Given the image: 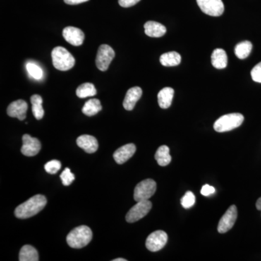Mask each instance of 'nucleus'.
Returning <instances> with one entry per match:
<instances>
[{
  "label": "nucleus",
  "instance_id": "obj_1",
  "mask_svg": "<svg viewBox=\"0 0 261 261\" xmlns=\"http://www.w3.org/2000/svg\"><path fill=\"white\" fill-rule=\"evenodd\" d=\"M47 198L42 195H37L31 197L23 203L20 204L15 211V216L18 219H25L32 217L47 205Z\"/></svg>",
  "mask_w": 261,
  "mask_h": 261
},
{
  "label": "nucleus",
  "instance_id": "obj_2",
  "mask_svg": "<svg viewBox=\"0 0 261 261\" xmlns=\"http://www.w3.org/2000/svg\"><path fill=\"white\" fill-rule=\"evenodd\" d=\"M92 239V231L87 226L73 228L68 236L67 243L72 248L80 249L87 246Z\"/></svg>",
  "mask_w": 261,
  "mask_h": 261
},
{
  "label": "nucleus",
  "instance_id": "obj_3",
  "mask_svg": "<svg viewBox=\"0 0 261 261\" xmlns=\"http://www.w3.org/2000/svg\"><path fill=\"white\" fill-rule=\"evenodd\" d=\"M51 60L55 68L62 71L71 69L75 65V58L63 47H57L53 49Z\"/></svg>",
  "mask_w": 261,
  "mask_h": 261
},
{
  "label": "nucleus",
  "instance_id": "obj_4",
  "mask_svg": "<svg viewBox=\"0 0 261 261\" xmlns=\"http://www.w3.org/2000/svg\"><path fill=\"white\" fill-rule=\"evenodd\" d=\"M244 121V116L241 113H230L220 117L215 122L214 128L215 130L220 133L229 132L241 126Z\"/></svg>",
  "mask_w": 261,
  "mask_h": 261
},
{
  "label": "nucleus",
  "instance_id": "obj_5",
  "mask_svg": "<svg viewBox=\"0 0 261 261\" xmlns=\"http://www.w3.org/2000/svg\"><path fill=\"white\" fill-rule=\"evenodd\" d=\"M156 188H157L156 182L150 178L140 182L135 189V193H134L135 200L140 202L142 200H149L154 195Z\"/></svg>",
  "mask_w": 261,
  "mask_h": 261
},
{
  "label": "nucleus",
  "instance_id": "obj_6",
  "mask_svg": "<svg viewBox=\"0 0 261 261\" xmlns=\"http://www.w3.org/2000/svg\"><path fill=\"white\" fill-rule=\"evenodd\" d=\"M152 202L148 200H142L137 202V204L134 205L126 214V219L127 222L135 223L142 219L148 214L152 208Z\"/></svg>",
  "mask_w": 261,
  "mask_h": 261
},
{
  "label": "nucleus",
  "instance_id": "obj_7",
  "mask_svg": "<svg viewBox=\"0 0 261 261\" xmlns=\"http://www.w3.org/2000/svg\"><path fill=\"white\" fill-rule=\"evenodd\" d=\"M115 58V51L108 44H102L98 49L96 65L101 71H106Z\"/></svg>",
  "mask_w": 261,
  "mask_h": 261
},
{
  "label": "nucleus",
  "instance_id": "obj_8",
  "mask_svg": "<svg viewBox=\"0 0 261 261\" xmlns=\"http://www.w3.org/2000/svg\"><path fill=\"white\" fill-rule=\"evenodd\" d=\"M197 3L204 13L211 16H220L224 11L222 0H197Z\"/></svg>",
  "mask_w": 261,
  "mask_h": 261
},
{
  "label": "nucleus",
  "instance_id": "obj_9",
  "mask_svg": "<svg viewBox=\"0 0 261 261\" xmlns=\"http://www.w3.org/2000/svg\"><path fill=\"white\" fill-rule=\"evenodd\" d=\"M168 242V235L165 231L159 230L149 235L146 240V247L151 252H158L165 247Z\"/></svg>",
  "mask_w": 261,
  "mask_h": 261
},
{
  "label": "nucleus",
  "instance_id": "obj_10",
  "mask_svg": "<svg viewBox=\"0 0 261 261\" xmlns=\"http://www.w3.org/2000/svg\"><path fill=\"white\" fill-rule=\"evenodd\" d=\"M238 218V208L233 205L228 207L226 212L222 216L218 225V231L220 233L227 232L232 228Z\"/></svg>",
  "mask_w": 261,
  "mask_h": 261
},
{
  "label": "nucleus",
  "instance_id": "obj_11",
  "mask_svg": "<svg viewBox=\"0 0 261 261\" xmlns=\"http://www.w3.org/2000/svg\"><path fill=\"white\" fill-rule=\"evenodd\" d=\"M22 140H23V145L21 147L22 154L28 157H32L39 153L42 145L38 139L31 137L29 135H24Z\"/></svg>",
  "mask_w": 261,
  "mask_h": 261
},
{
  "label": "nucleus",
  "instance_id": "obj_12",
  "mask_svg": "<svg viewBox=\"0 0 261 261\" xmlns=\"http://www.w3.org/2000/svg\"><path fill=\"white\" fill-rule=\"evenodd\" d=\"M63 36L67 42L73 46H80L83 44L85 36L81 29L68 27L63 29Z\"/></svg>",
  "mask_w": 261,
  "mask_h": 261
},
{
  "label": "nucleus",
  "instance_id": "obj_13",
  "mask_svg": "<svg viewBox=\"0 0 261 261\" xmlns=\"http://www.w3.org/2000/svg\"><path fill=\"white\" fill-rule=\"evenodd\" d=\"M28 104L23 99H18L10 103L8 106L7 113L12 118H18L20 121H23L27 118Z\"/></svg>",
  "mask_w": 261,
  "mask_h": 261
},
{
  "label": "nucleus",
  "instance_id": "obj_14",
  "mask_svg": "<svg viewBox=\"0 0 261 261\" xmlns=\"http://www.w3.org/2000/svg\"><path fill=\"white\" fill-rule=\"evenodd\" d=\"M137 147L135 144H127L117 149L113 154V159L118 164H123L135 154Z\"/></svg>",
  "mask_w": 261,
  "mask_h": 261
},
{
  "label": "nucleus",
  "instance_id": "obj_15",
  "mask_svg": "<svg viewBox=\"0 0 261 261\" xmlns=\"http://www.w3.org/2000/svg\"><path fill=\"white\" fill-rule=\"evenodd\" d=\"M76 143L80 148L83 149L86 152L89 154L95 152L97 150L98 146H99L95 137L87 135L79 137L76 140Z\"/></svg>",
  "mask_w": 261,
  "mask_h": 261
},
{
  "label": "nucleus",
  "instance_id": "obj_16",
  "mask_svg": "<svg viewBox=\"0 0 261 261\" xmlns=\"http://www.w3.org/2000/svg\"><path fill=\"white\" fill-rule=\"evenodd\" d=\"M142 95V90L140 87H135L128 89L123 100V108L126 111H132L135 107L136 103L138 102Z\"/></svg>",
  "mask_w": 261,
  "mask_h": 261
},
{
  "label": "nucleus",
  "instance_id": "obj_17",
  "mask_svg": "<svg viewBox=\"0 0 261 261\" xmlns=\"http://www.w3.org/2000/svg\"><path fill=\"white\" fill-rule=\"evenodd\" d=\"M146 35L149 37L159 38L166 33V28L163 24L155 21L147 22L144 25Z\"/></svg>",
  "mask_w": 261,
  "mask_h": 261
},
{
  "label": "nucleus",
  "instance_id": "obj_18",
  "mask_svg": "<svg viewBox=\"0 0 261 261\" xmlns=\"http://www.w3.org/2000/svg\"><path fill=\"white\" fill-rule=\"evenodd\" d=\"M211 63L217 69H224L227 66L228 58L226 51L223 49H215L211 56Z\"/></svg>",
  "mask_w": 261,
  "mask_h": 261
},
{
  "label": "nucleus",
  "instance_id": "obj_19",
  "mask_svg": "<svg viewBox=\"0 0 261 261\" xmlns=\"http://www.w3.org/2000/svg\"><path fill=\"white\" fill-rule=\"evenodd\" d=\"M174 90L171 87H165L160 91L158 94L160 107L163 109H167L172 103Z\"/></svg>",
  "mask_w": 261,
  "mask_h": 261
},
{
  "label": "nucleus",
  "instance_id": "obj_20",
  "mask_svg": "<svg viewBox=\"0 0 261 261\" xmlns=\"http://www.w3.org/2000/svg\"><path fill=\"white\" fill-rule=\"evenodd\" d=\"M181 56L176 51H169L164 53L160 58V62L163 66H176L181 63Z\"/></svg>",
  "mask_w": 261,
  "mask_h": 261
},
{
  "label": "nucleus",
  "instance_id": "obj_21",
  "mask_svg": "<svg viewBox=\"0 0 261 261\" xmlns=\"http://www.w3.org/2000/svg\"><path fill=\"white\" fill-rule=\"evenodd\" d=\"M39 260L38 251L31 245H24L19 253L20 261H38Z\"/></svg>",
  "mask_w": 261,
  "mask_h": 261
},
{
  "label": "nucleus",
  "instance_id": "obj_22",
  "mask_svg": "<svg viewBox=\"0 0 261 261\" xmlns=\"http://www.w3.org/2000/svg\"><path fill=\"white\" fill-rule=\"evenodd\" d=\"M102 105L98 99H91L84 104L82 112L87 116H93L102 111Z\"/></svg>",
  "mask_w": 261,
  "mask_h": 261
},
{
  "label": "nucleus",
  "instance_id": "obj_23",
  "mask_svg": "<svg viewBox=\"0 0 261 261\" xmlns=\"http://www.w3.org/2000/svg\"><path fill=\"white\" fill-rule=\"evenodd\" d=\"M154 158L160 166H168L171 161V156L170 154V149L166 145L161 146L156 151Z\"/></svg>",
  "mask_w": 261,
  "mask_h": 261
},
{
  "label": "nucleus",
  "instance_id": "obj_24",
  "mask_svg": "<svg viewBox=\"0 0 261 261\" xmlns=\"http://www.w3.org/2000/svg\"><path fill=\"white\" fill-rule=\"evenodd\" d=\"M32 105V113L36 119L41 120L44 116V111L42 108L43 99L39 94H34L31 97Z\"/></svg>",
  "mask_w": 261,
  "mask_h": 261
},
{
  "label": "nucleus",
  "instance_id": "obj_25",
  "mask_svg": "<svg viewBox=\"0 0 261 261\" xmlns=\"http://www.w3.org/2000/svg\"><path fill=\"white\" fill-rule=\"evenodd\" d=\"M252 49V43L249 41H244L239 43L235 47V55L239 59H245L250 56Z\"/></svg>",
  "mask_w": 261,
  "mask_h": 261
},
{
  "label": "nucleus",
  "instance_id": "obj_26",
  "mask_svg": "<svg viewBox=\"0 0 261 261\" xmlns=\"http://www.w3.org/2000/svg\"><path fill=\"white\" fill-rule=\"evenodd\" d=\"M97 94V89L93 84L84 83L76 89V95L80 98L93 97Z\"/></svg>",
  "mask_w": 261,
  "mask_h": 261
},
{
  "label": "nucleus",
  "instance_id": "obj_27",
  "mask_svg": "<svg viewBox=\"0 0 261 261\" xmlns=\"http://www.w3.org/2000/svg\"><path fill=\"white\" fill-rule=\"evenodd\" d=\"M27 69L31 76H32L35 80H39L42 78L43 71L42 68L39 65H36L35 63L29 62L27 64Z\"/></svg>",
  "mask_w": 261,
  "mask_h": 261
},
{
  "label": "nucleus",
  "instance_id": "obj_28",
  "mask_svg": "<svg viewBox=\"0 0 261 261\" xmlns=\"http://www.w3.org/2000/svg\"><path fill=\"white\" fill-rule=\"evenodd\" d=\"M195 196L191 191L187 192L181 199V204L184 208L189 209L195 205Z\"/></svg>",
  "mask_w": 261,
  "mask_h": 261
},
{
  "label": "nucleus",
  "instance_id": "obj_29",
  "mask_svg": "<svg viewBox=\"0 0 261 261\" xmlns=\"http://www.w3.org/2000/svg\"><path fill=\"white\" fill-rule=\"evenodd\" d=\"M61 168V163L58 160H53V161L46 163L45 166H44L45 171L48 173H50V174H55V173H58Z\"/></svg>",
  "mask_w": 261,
  "mask_h": 261
},
{
  "label": "nucleus",
  "instance_id": "obj_30",
  "mask_svg": "<svg viewBox=\"0 0 261 261\" xmlns=\"http://www.w3.org/2000/svg\"><path fill=\"white\" fill-rule=\"evenodd\" d=\"M61 178L64 186H69L72 182L74 181L75 176L71 173L70 168H65L64 171L61 173Z\"/></svg>",
  "mask_w": 261,
  "mask_h": 261
},
{
  "label": "nucleus",
  "instance_id": "obj_31",
  "mask_svg": "<svg viewBox=\"0 0 261 261\" xmlns=\"http://www.w3.org/2000/svg\"><path fill=\"white\" fill-rule=\"evenodd\" d=\"M251 76L254 82L261 83V62L252 68Z\"/></svg>",
  "mask_w": 261,
  "mask_h": 261
},
{
  "label": "nucleus",
  "instance_id": "obj_32",
  "mask_svg": "<svg viewBox=\"0 0 261 261\" xmlns=\"http://www.w3.org/2000/svg\"><path fill=\"white\" fill-rule=\"evenodd\" d=\"M215 191V188L214 187L210 186L209 185H205L201 189V194L203 196H209L214 194Z\"/></svg>",
  "mask_w": 261,
  "mask_h": 261
},
{
  "label": "nucleus",
  "instance_id": "obj_33",
  "mask_svg": "<svg viewBox=\"0 0 261 261\" xmlns=\"http://www.w3.org/2000/svg\"><path fill=\"white\" fill-rule=\"evenodd\" d=\"M140 0H118V3L123 8H130L140 2Z\"/></svg>",
  "mask_w": 261,
  "mask_h": 261
},
{
  "label": "nucleus",
  "instance_id": "obj_34",
  "mask_svg": "<svg viewBox=\"0 0 261 261\" xmlns=\"http://www.w3.org/2000/svg\"><path fill=\"white\" fill-rule=\"evenodd\" d=\"M89 0H64V2L66 4L70 5H75L81 4V3H86L88 2Z\"/></svg>",
  "mask_w": 261,
  "mask_h": 261
},
{
  "label": "nucleus",
  "instance_id": "obj_35",
  "mask_svg": "<svg viewBox=\"0 0 261 261\" xmlns=\"http://www.w3.org/2000/svg\"><path fill=\"white\" fill-rule=\"evenodd\" d=\"M256 208L258 211H261V197L257 200L256 202Z\"/></svg>",
  "mask_w": 261,
  "mask_h": 261
},
{
  "label": "nucleus",
  "instance_id": "obj_36",
  "mask_svg": "<svg viewBox=\"0 0 261 261\" xmlns=\"http://www.w3.org/2000/svg\"><path fill=\"white\" fill-rule=\"evenodd\" d=\"M126 259L124 258H117L113 260V261H126Z\"/></svg>",
  "mask_w": 261,
  "mask_h": 261
}]
</instances>
